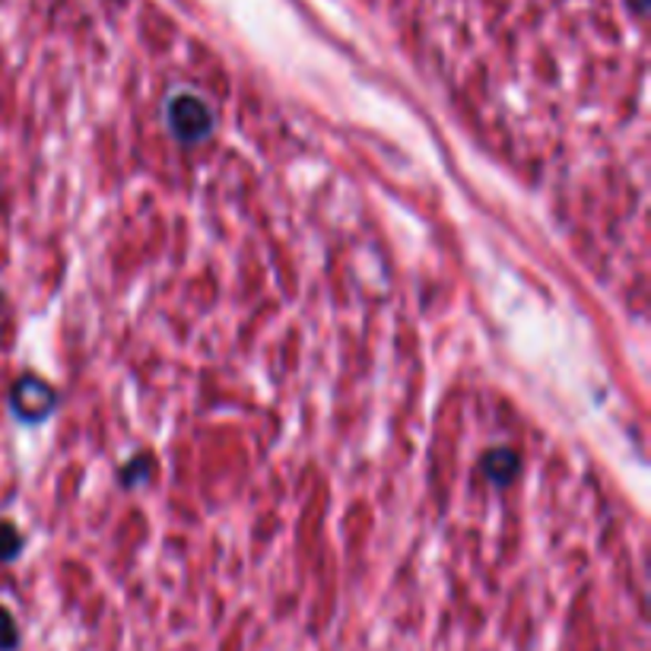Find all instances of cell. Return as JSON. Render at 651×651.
<instances>
[{"label":"cell","instance_id":"obj_1","mask_svg":"<svg viewBox=\"0 0 651 651\" xmlns=\"http://www.w3.org/2000/svg\"><path fill=\"white\" fill-rule=\"evenodd\" d=\"M166 121H169L172 134L178 141H185V144H197V141L210 137V131H214V112H210V105L200 96H192V93H178V96L169 99Z\"/></svg>","mask_w":651,"mask_h":651},{"label":"cell","instance_id":"obj_2","mask_svg":"<svg viewBox=\"0 0 651 651\" xmlns=\"http://www.w3.org/2000/svg\"><path fill=\"white\" fill-rule=\"evenodd\" d=\"M10 404H13L17 416L35 423V420H45L51 407H54V391L42 379L25 375V379H20L17 385L10 388Z\"/></svg>","mask_w":651,"mask_h":651},{"label":"cell","instance_id":"obj_3","mask_svg":"<svg viewBox=\"0 0 651 651\" xmlns=\"http://www.w3.org/2000/svg\"><path fill=\"white\" fill-rule=\"evenodd\" d=\"M515 471H518V458H515L512 452H489V458H486V474H489L493 480H512Z\"/></svg>","mask_w":651,"mask_h":651},{"label":"cell","instance_id":"obj_4","mask_svg":"<svg viewBox=\"0 0 651 651\" xmlns=\"http://www.w3.org/2000/svg\"><path fill=\"white\" fill-rule=\"evenodd\" d=\"M20 645V629L17 620L10 617V610L0 607V651H13Z\"/></svg>","mask_w":651,"mask_h":651},{"label":"cell","instance_id":"obj_5","mask_svg":"<svg viewBox=\"0 0 651 651\" xmlns=\"http://www.w3.org/2000/svg\"><path fill=\"white\" fill-rule=\"evenodd\" d=\"M23 547V537L17 534L13 525H0V559H13Z\"/></svg>","mask_w":651,"mask_h":651},{"label":"cell","instance_id":"obj_6","mask_svg":"<svg viewBox=\"0 0 651 651\" xmlns=\"http://www.w3.org/2000/svg\"><path fill=\"white\" fill-rule=\"evenodd\" d=\"M636 10H645V0H636Z\"/></svg>","mask_w":651,"mask_h":651},{"label":"cell","instance_id":"obj_7","mask_svg":"<svg viewBox=\"0 0 651 651\" xmlns=\"http://www.w3.org/2000/svg\"><path fill=\"white\" fill-rule=\"evenodd\" d=\"M0 302H3V296H0Z\"/></svg>","mask_w":651,"mask_h":651}]
</instances>
